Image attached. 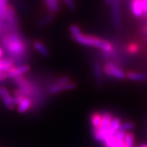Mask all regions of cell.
I'll list each match as a JSON object with an SVG mask.
<instances>
[{
    "instance_id": "obj_27",
    "label": "cell",
    "mask_w": 147,
    "mask_h": 147,
    "mask_svg": "<svg viewBox=\"0 0 147 147\" xmlns=\"http://www.w3.org/2000/svg\"><path fill=\"white\" fill-rule=\"evenodd\" d=\"M142 4H143L144 13L147 15V0H142Z\"/></svg>"
},
{
    "instance_id": "obj_14",
    "label": "cell",
    "mask_w": 147,
    "mask_h": 147,
    "mask_svg": "<svg viewBox=\"0 0 147 147\" xmlns=\"http://www.w3.org/2000/svg\"><path fill=\"white\" fill-rule=\"evenodd\" d=\"M45 3L47 9L51 14L58 11L59 8V0H45Z\"/></svg>"
},
{
    "instance_id": "obj_25",
    "label": "cell",
    "mask_w": 147,
    "mask_h": 147,
    "mask_svg": "<svg viewBox=\"0 0 147 147\" xmlns=\"http://www.w3.org/2000/svg\"><path fill=\"white\" fill-rule=\"evenodd\" d=\"M64 2H65L66 5L68 6L69 9H71V11H75L76 5L74 0H64Z\"/></svg>"
},
{
    "instance_id": "obj_2",
    "label": "cell",
    "mask_w": 147,
    "mask_h": 147,
    "mask_svg": "<svg viewBox=\"0 0 147 147\" xmlns=\"http://www.w3.org/2000/svg\"><path fill=\"white\" fill-rule=\"evenodd\" d=\"M73 38L76 42L84 46L92 47L95 48L100 49L101 51H105L107 53H110L113 51V46L110 42L104 39L99 38L91 36V35H83L82 33L80 35L74 37Z\"/></svg>"
},
{
    "instance_id": "obj_30",
    "label": "cell",
    "mask_w": 147,
    "mask_h": 147,
    "mask_svg": "<svg viewBox=\"0 0 147 147\" xmlns=\"http://www.w3.org/2000/svg\"><path fill=\"white\" fill-rule=\"evenodd\" d=\"M2 30H3V29H2V20H1V18H0V35H2Z\"/></svg>"
},
{
    "instance_id": "obj_16",
    "label": "cell",
    "mask_w": 147,
    "mask_h": 147,
    "mask_svg": "<svg viewBox=\"0 0 147 147\" xmlns=\"http://www.w3.org/2000/svg\"><path fill=\"white\" fill-rule=\"evenodd\" d=\"M101 122H102V114H100L98 113H95L92 116L91 122L93 128L98 129L101 125Z\"/></svg>"
},
{
    "instance_id": "obj_17",
    "label": "cell",
    "mask_w": 147,
    "mask_h": 147,
    "mask_svg": "<svg viewBox=\"0 0 147 147\" xmlns=\"http://www.w3.org/2000/svg\"><path fill=\"white\" fill-rule=\"evenodd\" d=\"M93 68H94V74H95V77L97 82L101 83L103 78V71L102 69H101V65L99 64L98 62H95L93 65Z\"/></svg>"
},
{
    "instance_id": "obj_7",
    "label": "cell",
    "mask_w": 147,
    "mask_h": 147,
    "mask_svg": "<svg viewBox=\"0 0 147 147\" xmlns=\"http://www.w3.org/2000/svg\"><path fill=\"white\" fill-rule=\"evenodd\" d=\"M0 97L4 103L5 106L8 110H13L14 108V103L13 101V97H11L8 89L5 87L0 88Z\"/></svg>"
},
{
    "instance_id": "obj_26",
    "label": "cell",
    "mask_w": 147,
    "mask_h": 147,
    "mask_svg": "<svg viewBox=\"0 0 147 147\" xmlns=\"http://www.w3.org/2000/svg\"><path fill=\"white\" fill-rule=\"evenodd\" d=\"M68 82H70L69 78H67V77H63V78L59 79L56 83H60V84H65V83H68Z\"/></svg>"
},
{
    "instance_id": "obj_28",
    "label": "cell",
    "mask_w": 147,
    "mask_h": 147,
    "mask_svg": "<svg viewBox=\"0 0 147 147\" xmlns=\"http://www.w3.org/2000/svg\"><path fill=\"white\" fill-rule=\"evenodd\" d=\"M5 74L0 71V80H3L5 79Z\"/></svg>"
},
{
    "instance_id": "obj_15",
    "label": "cell",
    "mask_w": 147,
    "mask_h": 147,
    "mask_svg": "<svg viewBox=\"0 0 147 147\" xmlns=\"http://www.w3.org/2000/svg\"><path fill=\"white\" fill-rule=\"evenodd\" d=\"M127 78L134 81H143L147 79V76L144 74L137 73V72H128L126 74Z\"/></svg>"
},
{
    "instance_id": "obj_3",
    "label": "cell",
    "mask_w": 147,
    "mask_h": 147,
    "mask_svg": "<svg viewBox=\"0 0 147 147\" xmlns=\"http://www.w3.org/2000/svg\"><path fill=\"white\" fill-rule=\"evenodd\" d=\"M103 71L106 75L118 80H123L126 77V74L124 73V71H122L119 68H118L113 62L107 63L103 68Z\"/></svg>"
},
{
    "instance_id": "obj_13",
    "label": "cell",
    "mask_w": 147,
    "mask_h": 147,
    "mask_svg": "<svg viewBox=\"0 0 147 147\" xmlns=\"http://www.w3.org/2000/svg\"><path fill=\"white\" fill-rule=\"evenodd\" d=\"M33 47H34V48L36 51L41 54L42 56H49V51L47 47L45 46L43 43L40 42V41H35L33 44Z\"/></svg>"
},
{
    "instance_id": "obj_31",
    "label": "cell",
    "mask_w": 147,
    "mask_h": 147,
    "mask_svg": "<svg viewBox=\"0 0 147 147\" xmlns=\"http://www.w3.org/2000/svg\"><path fill=\"white\" fill-rule=\"evenodd\" d=\"M2 55H3V51H2V49L0 48V59H2Z\"/></svg>"
},
{
    "instance_id": "obj_32",
    "label": "cell",
    "mask_w": 147,
    "mask_h": 147,
    "mask_svg": "<svg viewBox=\"0 0 147 147\" xmlns=\"http://www.w3.org/2000/svg\"><path fill=\"white\" fill-rule=\"evenodd\" d=\"M140 147H147V145H143V146H140Z\"/></svg>"
},
{
    "instance_id": "obj_21",
    "label": "cell",
    "mask_w": 147,
    "mask_h": 147,
    "mask_svg": "<svg viewBox=\"0 0 147 147\" xmlns=\"http://www.w3.org/2000/svg\"><path fill=\"white\" fill-rule=\"evenodd\" d=\"M134 128V124L131 122H123L121 124L120 126V130L121 131H131Z\"/></svg>"
},
{
    "instance_id": "obj_10",
    "label": "cell",
    "mask_w": 147,
    "mask_h": 147,
    "mask_svg": "<svg viewBox=\"0 0 147 147\" xmlns=\"http://www.w3.org/2000/svg\"><path fill=\"white\" fill-rule=\"evenodd\" d=\"M121 124H122V122H121L120 119L117 118V117H116V118H113L108 128L109 135H115V134L120 130Z\"/></svg>"
},
{
    "instance_id": "obj_18",
    "label": "cell",
    "mask_w": 147,
    "mask_h": 147,
    "mask_svg": "<svg viewBox=\"0 0 147 147\" xmlns=\"http://www.w3.org/2000/svg\"><path fill=\"white\" fill-rule=\"evenodd\" d=\"M8 5H8V0H0V18L2 20L6 19Z\"/></svg>"
},
{
    "instance_id": "obj_29",
    "label": "cell",
    "mask_w": 147,
    "mask_h": 147,
    "mask_svg": "<svg viewBox=\"0 0 147 147\" xmlns=\"http://www.w3.org/2000/svg\"><path fill=\"white\" fill-rule=\"evenodd\" d=\"M113 0H105V2L106 3V5H110L112 4Z\"/></svg>"
},
{
    "instance_id": "obj_1",
    "label": "cell",
    "mask_w": 147,
    "mask_h": 147,
    "mask_svg": "<svg viewBox=\"0 0 147 147\" xmlns=\"http://www.w3.org/2000/svg\"><path fill=\"white\" fill-rule=\"evenodd\" d=\"M2 44L8 53L14 57H20L26 52L25 44L16 34L5 36L2 39Z\"/></svg>"
},
{
    "instance_id": "obj_9",
    "label": "cell",
    "mask_w": 147,
    "mask_h": 147,
    "mask_svg": "<svg viewBox=\"0 0 147 147\" xmlns=\"http://www.w3.org/2000/svg\"><path fill=\"white\" fill-rule=\"evenodd\" d=\"M5 20L8 22V23L12 27H17L18 26V20H17L14 8L11 5H8Z\"/></svg>"
},
{
    "instance_id": "obj_11",
    "label": "cell",
    "mask_w": 147,
    "mask_h": 147,
    "mask_svg": "<svg viewBox=\"0 0 147 147\" xmlns=\"http://www.w3.org/2000/svg\"><path fill=\"white\" fill-rule=\"evenodd\" d=\"M32 106V101L31 99L28 98V97L25 96L22 99L21 102L18 105V112L20 113H26V111L29 110V108Z\"/></svg>"
},
{
    "instance_id": "obj_8",
    "label": "cell",
    "mask_w": 147,
    "mask_h": 147,
    "mask_svg": "<svg viewBox=\"0 0 147 147\" xmlns=\"http://www.w3.org/2000/svg\"><path fill=\"white\" fill-rule=\"evenodd\" d=\"M131 10L133 15L136 18H140L143 14V4H142V0H131Z\"/></svg>"
},
{
    "instance_id": "obj_23",
    "label": "cell",
    "mask_w": 147,
    "mask_h": 147,
    "mask_svg": "<svg viewBox=\"0 0 147 147\" xmlns=\"http://www.w3.org/2000/svg\"><path fill=\"white\" fill-rule=\"evenodd\" d=\"M125 135H126V132H125V131H121V130H119V131H118L115 134L114 136H115V138H116L117 140H120V141L124 142V140H125Z\"/></svg>"
},
{
    "instance_id": "obj_6",
    "label": "cell",
    "mask_w": 147,
    "mask_h": 147,
    "mask_svg": "<svg viewBox=\"0 0 147 147\" xmlns=\"http://www.w3.org/2000/svg\"><path fill=\"white\" fill-rule=\"evenodd\" d=\"M30 69L28 65H23L18 66V67H14L11 71L5 73L6 78H16L18 77H20L24 74L27 73Z\"/></svg>"
},
{
    "instance_id": "obj_33",
    "label": "cell",
    "mask_w": 147,
    "mask_h": 147,
    "mask_svg": "<svg viewBox=\"0 0 147 147\" xmlns=\"http://www.w3.org/2000/svg\"><path fill=\"white\" fill-rule=\"evenodd\" d=\"M119 147H125V146L123 145V146H119Z\"/></svg>"
},
{
    "instance_id": "obj_22",
    "label": "cell",
    "mask_w": 147,
    "mask_h": 147,
    "mask_svg": "<svg viewBox=\"0 0 147 147\" xmlns=\"http://www.w3.org/2000/svg\"><path fill=\"white\" fill-rule=\"evenodd\" d=\"M53 15L52 14H47V15L45 16V18H43L41 21H40V24H41V26L47 25V24H48V23H51L53 20Z\"/></svg>"
},
{
    "instance_id": "obj_19",
    "label": "cell",
    "mask_w": 147,
    "mask_h": 147,
    "mask_svg": "<svg viewBox=\"0 0 147 147\" xmlns=\"http://www.w3.org/2000/svg\"><path fill=\"white\" fill-rule=\"evenodd\" d=\"M134 138L133 134L131 132L126 133L125 138L124 140L125 147H134Z\"/></svg>"
},
{
    "instance_id": "obj_12",
    "label": "cell",
    "mask_w": 147,
    "mask_h": 147,
    "mask_svg": "<svg viewBox=\"0 0 147 147\" xmlns=\"http://www.w3.org/2000/svg\"><path fill=\"white\" fill-rule=\"evenodd\" d=\"M104 143L106 146V147H119L125 145L124 142L120 141V140L116 139L114 135L109 136L108 138L105 140Z\"/></svg>"
},
{
    "instance_id": "obj_24",
    "label": "cell",
    "mask_w": 147,
    "mask_h": 147,
    "mask_svg": "<svg viewBox=\"0 0 147 147\" xmlns=\"http://www.w3.org/2000/svg\"><path fill=\"white\" fill-rule=\"evenodd\" d=\"M128 51L130 53H136L139 51V46L136 44H131L128 47Z\"/></svg>"
},
{
    "instance_id": "obj_20",
    "label": "cell",
    "mask_w": 147,
    "mask_h": 147,
    "mask_svg": "<svg viewBox=\"0 0 147 147\" xmlns=\"http://www.w3.org/2000/svg\"><path fill=\"white\" fill-rule=\"evenodd\" d=\"M70 32L71 33L72 36L74 37H77L78 35H80L82 34L81 30L80 29V27L78 26L75 25V24H73L70 26Z\"/></svg>"
},
{
    "instance_id": "obj_4",
    "label": "cell",
    "mask_w": 147,
    "mask_h": 147,
    "mask_svg": "<svg viewBox=\"0 0 147 147\" xmlns=\"http://www.w3.org/2000/svg\"><path fill=\"white\" fill-rule=\"evenodd\" d=\"M112 19L113 23L116 29L121 27V7L120 0H113L112 4Z\"/></svg>"
},
{
    "instance_id": "obj_5",
    "label": "cell",
    "mask_w": 147,
    "mask_h": 147,
    "mask_svg": "<svg viewBox=\"0 0 147 147\" xmlns=\"http://www.w3.org/2000/svg\"><path fill=\"white\" fill-rule=\"evenodd\" d=\"M75 87L76 84L72 82H68V83H65V84H60V83H56V84L51 86L49 89V92L53 95H55V94L62 92L72 90V89H75Z\"/></svg>"
}]
</instances>
